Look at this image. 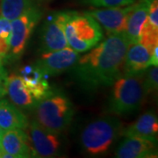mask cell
<instances>
[{
  "instance_id": "1",
  "label": "cell",
  "mask_w": 158,
  "mask_h": 158,
  "mask_svg": "<svg viewBox=\"0 0 158 158\" xmlns=\"http://www.w3.org/2000/svg\"><path fill=\"white\" fill-rule=\"evenodd\" d=\"M129 45L124 33H109L103 41H99L83 56H79L72 68L75 77L89 89L112 85L121 76Z\"/></svg>"
},
{
  "instance_id": "2",
  "label": "cell",
  "mask_w": 158,
  "mask_h": 158,
  "mask_svg": "<svg viewBox=\"0 0 158 158\" xmlns=\"http://www.w3.org/2000/svg\"><path fill=\"white\" fill-rule=\"evenodd\" d=\"M120 120L114 117H104L91 121L83 129L80 142L83 149L93 156L109 151L122 131Z\"/></svg>"
},
{
  "instance_id": "3",
  "label": "cell",
  "mask_w": 158,
  "mask_h": 158,
  "mask_svg": "<svg viewBox=\"0 0 158 158\" xmlns=\"http://www.w3.org/2000/svg\"><path fill=\"white\" fill-rule=\"evenodd\" d=\"M35 109L36 120L47 129L62 134L70 125L74 116L71 102L62 93L51 91L40 99Z\"/></svg>"
},
{
  "instance_id": "4",
  "label": "cell",
  "mask_w": 158,
  "mask_h": 158,
  "mask_svg": "<svg viewBox=\"0 0 158 158\" xmlns=\"http://www.w3.org/2000/svg\"><path fill=\"white\" fill-rule=\"evenodd\" d=\"M141 76H120L114 81L108 100V111L110 113L117 116H127L141 108L145 98Z\"/></svg>"
},
{
  "instance_id": "5",
  "label": "cell",
  "mask_w": 158,
  "mask_h": 158,
  "mask_svg": "<svg viewBox=\"0 0 158 158\" xmlns=\"http://www.w3.org/2000/svg\"><path fill=\"white\" fill-rule=\"evenodd\" d=\"M65 34L69 47L78 53L89 51L103 39L101 26L87 12L69 11Z\"/></svg>"
},
{
  "instance_id": "6",
  "label": "cell",
  "mask_w": 158,
  "mask_h": 158,
  "mask_svg": "<svg viewBox=\"0 0 158 158\" xmlns=\"http://www.w3.org/2000/svg\"><path fill=\"white\" fill-rule=\"evenodd\" d=\"M41 18V11L34 6L11 21V49L8 57L16 60L22 56L29 39Z\"/></svg>"
},
{
  "instance_id": "7",
  "label": "cell",
  "mask_w": 158,
  "mask_h": 158,
  "mask_svg": "<svg viewBox=\"0 0 158 158\" xmlns=\"http://www.w3.org/2000/svg\"><path fill=\"white\" fill-rule=\"evenodd\" d=\"M69 11H57L45 20L40 34V50L50 52L69 47L65 26Z\"/></svg>"
},
{
  "instance_id": "8",
  "label": "cell",
  "mask_w": 158,
  "mask_h": 158,
  "mask_svg": "<svg viewBox=\"0 0 158 158\" xmlns=\"http://www.w3.org/2000/svg\"><path fill=\"white\" fill-rule=\"evenodd\" d=\"M29 138L35 157H55L62 150L61 134L42 127L35 119L28 126Z\"/></svg>"
},
{
  "instance_id": "9",
  "label": "cell",
  "mask_w": 158,
  "mask_h": 158,
  "mask_svg": "<svg viewBox=\"0 0 158 158\" xmlns=\"http://www.w3.org/2000/svg\"><path fill=\"white\" fill-rule=\"evenodd\" d=\"M79 56L78 52L67 47L59 50L43 52L35 65L47 77H53L73 68Z\"/></svg>"
},
{
  "instance_id": "10",
  "label": "cell",
  "mask_w": 158,
  "mask_h": 158,
  "mask_svg": "<svg viewBox=\"0 0 158 158\" xmlns=\"http://www.w3.org/2000/svg\"><path fill=\"white\" fill-rule=\"evenodd\" d=\"M118 158H150L157 156L156 138L126 137L115 152Z\"/></svg>"
},
{
  "instance_id": "11",
  "label": "cell",
  "mask_w": 158,
  "mask_h": 158,
  "mask_svg": "<svg viewBox=\"0 0 158 158\" xmlns=\"http://www.w3.org/2000/svg\"><path fill=\"white\" fill-rule=\"evenodd\" d=\"M0 147L3 154H8L11 158L35 156L29 135L20 128L5 131L0 138Z\"/></svg>"
},
{
  "instance_id": "12",
  "label": "cell",
  "mask_w": 158,
  "mask_h": 158,
  "mask_svg": "<svg viewBox=\"0 0 158 158\" xmlns=\"http://www.w3.org/2000/svg\"><path fill=\"white\" fill-rule=\"evenodd\" d=\"M132 5L123 7H109L87 11L98 24L107 31V33H124L127 27L128 15Z\"/></svg>"
},
{
  "instance_id": "13",
  "label": "cell",
  "mask_w": 158,
  "mask_h": 158,
  "mask_svg": "<svg viewBox=\"0 0 158 158\" xmlns=\"http://www.w3.org/2000/svg\"><path fill=\"white\" fill-rule=\"evenodd\" d=\"M151 53L140 42L130 44L123 62L122 75L125 77H138L149 68Z\"/></svg>"
},
{
  "instance_id": "14",
  "label": "cell",
  "mask_w": 158,
  "mask_h": 158,
  "mask_svg": "<svg viewBox=\"0 0 158 158\" xmlns=\"http://www.w3.org/2000/svg\"><path fill=\"white\" fill-rule=\"evenodd\" d=\"M152 0H138L132 4L124 34L129 44L139 42L141 27L146 20Z\"/></svg>"
},
{
  "instance_id": "15",
  "label": "cell",
  "mask_w": 158,
  "mask_h": 158,
  "mask_svg": "<svg viewBox=\"0 0 158 158\" xmlns=\"http://www.w3.org/2000/svg\"><path fill=\"white\" fill-rule=\"evenodd\" d=\"M20 77L24 85L38 102L51 92L50 86L47 81L48 77L36 65L26 66L21 69Z\"/></svg>"
},
{
  "instance_id": "16",
  "label": "cell",
  "mask_w": 158,
  "mask_h": 158,
  "mask_svg": "<svg viewBox=\"0 0 158 158\" xmlns=\"http://www.w3.org/2000/svg\"><path fill=\"white\" fill-rule=\"evenodd\" d=\"M11 101L17 107L23 109H34L38 101L24 85L20 76L11 74L8 76L7 92Z\"/></svg>"
},
{
  "instance_id": "17",
  "label": "cell",
  "mask_w": 158,
  "mask_h": 158,
  "mask_svg": "<svg viewBox=\"0 0 158 158\" xmlns=\"http://www.w3.org/2000/svg\"><path fill=\"white\" fill-rule=\"evenodd\" d=\"M158 132V120L156 113L152 111L141 115L133 124L122 129L121 134L125 137H145L156 138Z\"/></svg>"
},
{
  "instance_id": "18",
  "label": "cell",
  "mask_w": 158,
  "mask_h": 158,
  "mask_svg": "<svg viewBox=\"0 0 158 158\" xmlns=\"http://www.w3.org/2000/svg\"><path fill=\"white\" fill-rule=\"evenodd\" d=\"M28 126L27 116L16 106L0 98V127L4 132L16 128L26 130Z\"/></svg>"
},
{
  "instance_id": "19",
  "label": "cell",
  "mask_w": 158,
  "mask_h": 158,
  "mask_svg": "<svg viewBox=\"0 0 158 158\" xmlns=\"http://www.w3.org/2000/svg\"><path fill=\"white\" fill-rule=\"evenodd\" d=\"M34 6V0H0V17L11 21Z\"/></svg>"
},
{
  "instance_id": "20",
  "label": "cell",
  "mask_w": 158,
  "mask_h": 158,
  "mask_svg": "<svg viewBox=\"0 0 158 158\" xmlns=\"http://www.w3.org/2000/svg\"><path fill=\"white\" fill-rule=\"evenodd\" d=\"M11 25L7 19L0 17V61L4 62L11 49Z\"/></svg>"
},
{
  "instance_id": "21",
  "label": "cell",
  "mask_w": 158,
  "mask_h": 158,
  "mask_svg": "<svg viewBox=\"0 0 158 158\" xmlns=\"http://www.w3.org/2000/svg\"><path fill=\"white\" fill-rule=\"evenodd\" d=\"M157 87L158 69L157 66H152V68L148 69L144 79H142V89L144 96H148L150 93L156 91L157 90Z\"/></svg>"
},
{
  "instance_id": "22",
  "label": "cell",
  "mask_w": 158,
  "mask_h": 158,
  "mask_svg": "<svg viewBox=\"0 0 158 158\" xmlns=\"http://www.w3.org/2000/svg\"><path fill=\"white\" fill-rule=\"evenodd\" d=\"M135 0H82L84 4L94 7H123L132 5Z\"/></svg>"
},
{
  "instance_id": "23",
  "label": "cell",
  "mask_w": 158,
  "mask_h": 158,
  "mask_svg": "<svg viewBox=\"0 0 158 158\" xmlns=\"http://www.w3.org/2000/svg\"><path fill=\"white\" fill-rule=\"evenodd\" d=\"M4 62L0 61V98H3L7 92V81L8 74L3 66Z\"/></svg>"
},
{
  "instance_id": "24",
  "label": "cell",
  "mask_w": 158,
  "mask_h": 158,
  "mask_svg": "<svg viewBox=\"0 0 158 158\" xmlns=\"http://www.w3.org/2000/svg\"><path fill=\"white\" fill-rule=\"evenodd\" d=\"M158 46L153 49L149 61V66H157L158 65V56H157Z\"/></svg>"
},
{
  "instance_id": "25",
  "label": "cell",
  "mask_w": 158,
  "mask_h": 158,
  "mask_svg": "<svg viewBox=\"0 0 158 158\" xmlns=\"http://www.w3.org/2000/svg\"><path fill=\"white\" fill-rule=\"evenodd\" d=\"M2 156H3V150H2V148L0 147V158H2Z\"/></svg>"
},
{
  "instance_id": "26",
  "label": "cell",
  "mask_w": 158,
  "mask_h": 158,
  "mask_svg": "<svg viewBox=\"0 0 158 158\" xmlns=\"http://www.w3.org/2000/svg\"><path fill=\"white\" fill-rule=\"evenodd\" d=\"M3 133H4V131H3L2 128L0 127V138H1V136H2V135H3Z\"/></svg>"
}]
</instances>
